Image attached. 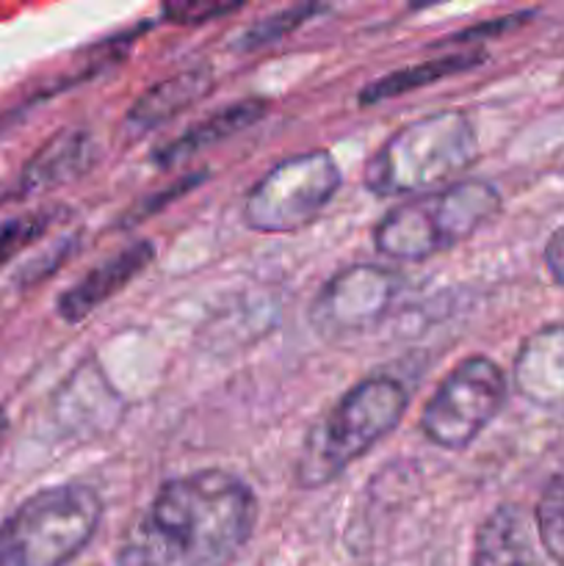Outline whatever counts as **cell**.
<instances>
[{
	"label": "cell",
	"mask_w": 564,
	"mask_h": 566,
	"mask_svg": "<svg viewBox=\"0 0 564 566\" xmlns=\"http://www.w3.org/2000/svg\"><path fill=\"white\" fill-rule=\"evenodd\" d=\"M258 501L238 475L197 470L155 492L122 536L119 566H227L252 536Z\"/></svg>",
	"instance_id": "obj_1"
},
{
	"label": "cell",
	"mask_w": 564,
	"mask_h": 566,
	"mask_svg": "<svg viewBox=\"0 0 564 566\" xmlns=\"http://www.w3.org/2000/svg\"><path fill=\"white\" fill-rule=\"evenodd\" d=\"M479 158L473 122L462 111H437L398 127L365 166L376 197H424L459 182Z\"/></svg>",
	"instance_id": "obj_2"
},
{
	"label": "cell",
	"mask_w": 564,
	"mask_h": 566,
	"mask_svg": "<svg viewBox=\"0 0 564 566\" xmlns=\"http://www.w3.org/2000/svg\"><path fill=\"white\" fill-rule=\"evenodd\" d=\"M407 403V390L393 376H368L357 381L304 437L296 462L299 486L318 490L335 481L348 464L363 459L398 429Z\"/></svg>",
	"instance_id": "obj_3"
},
{
	"label": "cell",
	"mask_w": 564,
	"mask_h": 566,
	"mask_svg": "<svg viewBox=\"0 0 564 566\" xmlns=\"http://www.w3.org/2000/svg\"><path fill=\"white\" fill-rule=\"evenodd\" d=\"M501 193L484 180H459L407 199L376 224V252L396 263L429 260L473 238L501 213Z\"/></svg>",
	"instance_id": "obj_4"
},
{
	"label": "cell",
	"mask_w": 564,
	"mask_h": 566,
	"mask_svg": "<svg viewBox=\"0 0 564 566\" xmlns=\"http://www.w3.org/2000/svg\"><path fill=\"white\" fill-rule=\"evenodd\" d=\"M103 501L86 484H59L0 523V566H66L97 534Z\"/></svg>",
	"instance_id": "obj_5"
},
{
	"label": "cell",
	"mask_w": 564,
	"mask_h": 566,
	"mask_svg": "<svg viewBox=\"0 0 564 566\" xmlns=\"http://www.w3.org/2000/svg\"><path fill=\"white\" fill-rule=\"evenodd\" d=\"M341 188V169L326 149L291 155L249 191L243 221L254 232H296L324 213Z\"/></svg>",
	"instance_id": "obj_6"
},
{
	"label": "cell",
	"mask_w": 564,
	"mask_h": 566,
	"mask_svg": "<svg viewBox=\"0 0 564 566\" xmlns=\"http://www.w3.org/2000/svg\"><path fill=\"white\" fill-rule=\"evenodd\" d=\"M506 403V376L490 357H464L440 381L420 412V431L431 446L464 451Z\"/></svg>",
	"instance_id": "obj_7"
},
{
	"label": "cell",
	"mask_w": 564,
	"mask_h": 566,
	"mask_svg": "<svg viewBox=\"0 0 564 566\" xmlns=\"http://www.w3.org/2000/svg\"><path fill=\"white\" fill-rule=\"evenodd\" d=\"M398 293V276L382 265L341 269L315 296L310 324L324 337H348L379 324Z\"/></svg>",
	"instance_id": "obj_8"
},
{
	"label": "cell",
	"mask_w": 564,
	"mask_h": 566,
	"mask_svg": "<svg viewBox=\"0 0 564 566\" xmlns=\"http://www.w3.org/2000/svg\"><path fill=\"white\" fill-rule=\"evenodd\" d=\"M512 379L531 407L564 420V321L540 326L520 343Z\"/></svg>",
	"instance_id": "obj_9"
},
{
	"label": "cell",
	"mask_w": 564,
	"mask_h": 566,
	"mask_svg": "<svg viewBox=\"0 0 564 566\" xmlns=\"http://www.w3.org/2000/svg\"><path fill=\"white\" fill-rule=\"evenodd\" d=\"M97 164V144L86 130H61L33 153L17 182V197L48 193L66 182L81 180Z\"/></svg>",
	"instance_id": "obj_10"
},
{
	"label": "cell",
	"mask_w": 564,
	"mask_h": 566,
	"mask_svg": "<svg viewBox=\"0 0 564 566\" xmlns=\"http://www.w3.org/2000/svg\"><path fill=\"white\" fill-rule=\"evenodd\" d=\"M155 260V247L153 241H136L127 249L116 252L114 258H108L105 263H100L97 269L88 271L81 282L70 287L64 296H59V315L66 324H77V321L88 318L100 304H105L108 298H114L122 287L130 285L144 269H149V263Z\"/></svg>",
	"instance_id": "obj_11"
},
{
	"label": "cell",
	"mask_w": 564,
	"mask_h": 566,
	"mask_svg": "<svg viewBox=\"0 0 564 566\" xmlns=\"http://www.w3.org/2000/svg\"><path fill=\"white\" fill-rule=\"evenodd\" d=\"M265 111H269V103H265L263 97H247L238 99V103L224 105V108L210 114L208 119H202L199 125L188 127L180 138L164 144V147L155 153V164H158L160 169H171V166L186 164L191 155L202 153V149L213 147V144L224 142V138L252 127L254 122L263 119Z\"/></svg>",
	"instance_id": "obj_12"
},
{
	"label": "cell",
	"mask_w": 564,
	"mask_h": 566,
	"mask_svg": "<svg viewBox=\"0 0 564 566\" xmlns=\"http://www.w3.org/2000/svg\"><path fill=\"white\" fill-rule=\"evenodd\" d=\"M210 86H213V72L208 66H194V70L177 72V75L155 83L153 88H147L133 103L130 114H127V125L136 133L153 130V127L169 122L171 116L197 105L210 92Z\"/></svg>",
	"instance_id": "obj_13"
},
{
	"label": "cell",
	"mask_w": 564,
	"mask_h": 566,
	"mask_svg": "<svg viewBox=\"0 0 564 566\" xmlns=\"http://www.w3.org/2000/svg\"><path fill=\"white\" fill-rule=\"evenodd\" d=\"M473 566H540L529 517L518 506H498L476 531Z\"/></svg>",
	"instance_id": "obj_14"
},
{
	"label": "cell",
	"mask_w": 564,
	"mask_h": 566,
	"mask_svg": "<svg viewBox=\"0 0 564 566\" xmlns=\"http://www.w3.org/2000/svg\"><path fill=\"white\" fill-rule=\"evenodd\" d=\"M487 55L481 50H468V53H451L442 55V59L429 61V64H418V66H407V70L390 72V75L379 77V81L368 83L359 94V103L363 105H374L382 103V99L390 97H401V94L415 92V88H424L429 83L446 81V77L459 75V72H468L473 66H479Z\"/></svg>",
	"instance_id": "obj_15"
},
{
	"label": "cell",
	"mask_w": 564,
	"mask_h": 566,
	"mask_svg": "<svg viewBox=\"0 0 564 566\" xmlns=\"http://www.w3.org/2000/svg\"><path fill=\"white\" fill-rule=\"evenodd\" d=\"M534 523L540 545L547 556L564 566V479L551 481L534 509Z\"/></svg>",
	"instance_id": "obj_16"
},
{
	"label": "cell",
	"mask_w": 564,
	"mask_h": 566,
	"mask_svg": "<svg viewBox=\"0 0 564 566\" xmlns=\"http://www.w3.org/2000/svg\"><path fill=\"white\" fill-rule=\"evenodd\" d=\"M53 210H36V213H22L0 224V269L9 265L20 252H25L33 241L44 235L53 224Z\"/></svg>",
	"instance_id": "obj_17"
},
{
	"label": "cell",
	"mask_w": 564,
	"mask_h": 566,
	"mask_svg": "<svg viewBox=\"0 0 564 566\" xmlns=\"http://www.w3.org/2000/svg\"><path fill=\"white\" fill-rule=\"evenodd\" d=\"M321 11H324V6H315V3L291 6V9L285 11H276V14L265 17V20H260L258 25L249 28V31L238 39V44H241V50L265 48L269 42H276L280 36H288L291 31H296L299 25H304L310 17L321 14Z\"/></svg>",
	"instance_id": "obj_18"
},
{
	"label": "cell",
	"mask_w": 564,
	"mask_h": 566,
	"mask_svg": "<svg viewBox=\"0 0 564 566\" xmlns=\"http://www.w3.org/2000/svg\"><path fill=\"white\" fill-rule=\"evenodd\" d=\"M238 9L241 3H169L164 6V14L175 25H205V22L232 14Z\"/></svg>",
	"instance_id": "obj_19"
},
{
	"label": "cell",
	"mask_w": 564,
	"mask_h": 566,
	"mask_svg": "<svg viewBox=\"0 0 564 566\" xmlns=\"http://www.w3.org/2000/svg\"><path fill=\"white\" fill-rule=\"evenodd\" d=\"M520 20H529V14H512V17H503V20L481 22V25L470 28V31L457 33V36H451V39H453V42H476V39L492 36V33H506L509 28L520 25Z\"/></svg>",
	"instance_id": "obj_20"
},
{
	"label": "cell",
	"mask_w": 564,
	"mask_h": 566,
	"mask_svg": "<svg viewBox=\"0 0 564 566\" xmlns=\"http://www.w3.org/2000/svg\"><path fill=\"white\" fill-rule=\"evenodd\" d=\"M545 265L551 271L553 282L564 287V224L553 230V235L545 243Z\"/></svg>",
	"instance_id": "obj_21"
},
{
	"label": "cell",
	"mask_w": 564,
	"mask_h": 566,
	"mask_svg": "<svg viewBox=\"0 0 564 566\" xmlns=\"http://www.w3.org/2000/svg\"><path fill=\"white\" fill-rule=\"evenodd\" d=\"M6 431H9V418H6L3 407H0V448H3V440H6Z\"/></svg>",
	"instance_id": "obj_22"
}]
</instances>
